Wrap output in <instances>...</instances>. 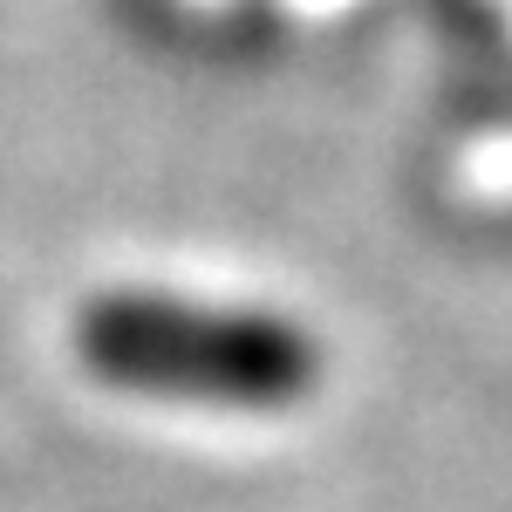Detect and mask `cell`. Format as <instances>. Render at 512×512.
Listing matches in <instances>:
<instances>
[{
	"mask_svg": "<svg viewBox=\"0 0 512 512\" xmlns=\"http://www.w3.org/2000/svg\"><path fill=\"white\" fill-rule=\"evenodd\" d=\"M82 369L103 390L198 410H294L321 383V342L294 315L198 301L171 287H110L82 301Z\"/></svg>",
	"mask_w": 512,
	"mask_h": 512,
	"instance_id": "cell-1",
	"label": "cell"
}]
</instances>
